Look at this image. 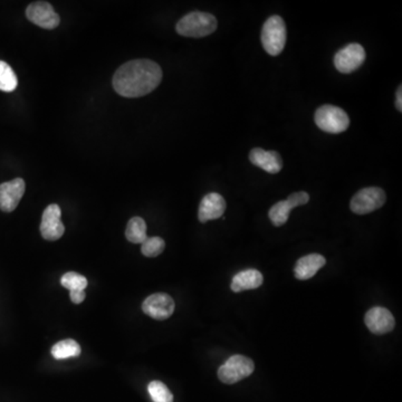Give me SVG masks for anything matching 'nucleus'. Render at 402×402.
I'll list each match as a JSON object with an SVG mask.
<instances>
[{
	"mask_svg": "<svg viewBox=\"0 0 402 402\" xmlns=\"http://www.w3.org/2000/svg\"><path fill=\"white\" fill-rule=\"evenodd\" d=\"M162 80V69L150 60H134L125 63L113 76L114 89L124 98H141L158 87Z\"/></svg>",
	"mask_w": 402,
	"mask_h": 402,
	"instance_id": "obj_1",
	"label": "nucleus"
},
{
	"mask_svg": "<svg viewBox=\"0 0 402 402\" xmlns=\"http://www.w3.org/2000/svg\"><path fill=\"white\" fill-rule=\"evenodd\" d=\"M218 21L212 14L208 12H189L178 21L176 26L177 33L185 37L201 38L210 35L217 30Z\"/></svg>",
	"mask_w": 402,
	"mask_h": 402,
	"instance_id": "obj_2",
	"label": "nucleus"
},
{
	"mask_svg": "<svg viewBox=\"0 0 402 402\" xmlns=\"http://www.w3.org/2000/svg\"><path fill=\"white\" fill-rule=\"evenodd\" d=\"M286 25L280 16H271L266 21L262 30L263 47L271 56L283 52L286 44Z\"/></svg>",
	"mask_w": 402,
	"mask_h": 402,
	"instance_id": "obj_3",
	"label": "nucleus"
},
{
	"mask_svg": "<svg viewBox=\"0 0 402 402\" xmlns=\"http://www.w3.org/2000/svg\"><path fill=\"white\" fill-rule=\"evenodd\" d=\"M314 120L322 131L328 133H342L348 130L350 125V119L346 111L330 104L317 109Z\"/></svg>",
	"mask_w": 402,
	"mask_h": 402,
	"instance_id": "obj_4",
	"label": "nucleus"
},
{
	"mask_svg": "<svg viewBox=\"0 0 402 402\" xmlns=\"http://www.w3.org/2000/svg\"><path fill=\"white\" fill-rule=\"evenodd\" d=\"M255 370V364L249 357L236 355L218 369V378L223 383L234 384L247 378Z\"/></svg>",
	"mask_w": 402,
	"mask_h": 402,
	"instance_id": "obj_5",
	"label": "nucleus"
},
{
	"mask_svg": "<svg viewBox=\"0 0 402 402\" xmlns=\"http://www.w3.org/2000/svg\"><path fill=\"white\" fill-rule=\"evenodd\" d=\"M386 192L381 188H364L353 196L350 203L352 212L357 214H366L381 208L386 203Z\"/></svg>",
	"mask_w": 402,
	"mask_h": 402,
	"instance_id": "obj_6",
	"label": "nucleus"
},
{
	"mask_svg": "<svg viewBox=\"0 0 402 402\" xmlns=\"http://www.w3.org/2000/svg\"><path fill=\"white\" fill-rule=\"evenodd\" d=\"M366 60V51L360 44H348L346 47L339 49L334 56L335 69L343 73L350 74L357 71Z\"/></svg>",
	"mask_w": 402,
	"mask_h": 402,
	"instance_id": "obj_7",
	"label": "nucleus"
},
{
	"mask_svg": "<svg viewBox=\"0 0 402 402\" xmlns=\"http://www.w3.org/2000/svg\"><path fill=\"white\" fill-rule=\"evenodd\" d=\"M175 307H176V304L172 298L166 293H155V294L150 295L142 304L143 312L152 319L159 320V321L169 319L175 312Z\"/></svg>",
	"mask_w": 402,
	"mask_h": 402,
	"instance_id": "obj_8",
	"label": "nucleus"
},
{
	"mask_svg": "<svg viewBox=\"0 0 402 402\" xmlns=\"http://www.w3.org/2000/svg\"><path fill=\"white\" fill-rule=\"evenodd\" d=\"M26 17L33 24L44 30H54L60 25V16L57 15L51 3L36 1L26 9Z\"/></svg>",
	"mask_w": 402,
	"mask_h": 402,
	"instance_id": "obj_9",
	"label": "nucleus"
},
{
	"mask_svg": "<svg viewBox=\"0 0 402 402\" xmlns=\"http://www.w3.org/2000/svg\"><path fill=\"white\" fill-rule=\"evenodd\" d=\"M60 216H62V212H60V205L56 203H52L45 209L42 223H41V234L43 238L54 241L60 239L64 235L65 226L60 221Z\"/></svg>",
	"mask_w": 402,
	"mask_h": 402,
	"instance_id": "obj_10",
	"label": "nucleus"
},
{
	"mask_svg": "<svg viewBox=\"0 0 402 402\" xmlns=\"http://www.w3.org/2000/svg\"><path fill=\"white\" fill-rule=\"evenodd\" d=\"M25 189H26V185L24 180L21 178L1 183L0 185V209L5 212H14L24 196Z\"/></svg>",
	"mask_w": 402,
	"mask_h": 402,
	"instance_id": "obj_11",
	"label": "nucleus"
},
{
	"mask_svg": "<svg viewBox=\"0 0 402 402\" xmlns=\"http://www.w3.org/2000/svg\"><path fill=\"white\" fill-rule=\"evenodd\" d=\"M364 322L366 328L377 335L389 333L394 328V317L390 311L384 307H372L368 311L364 316Z\"/></svg>",
	"mask_w": 402,
	"mask_h": 402,
	"instance_id": "obj_12",
	"label": "nucleus"
},
{
	"mask_svg": "<svg viewBox=\"0 0 402 402\" xmlns=\"http://www.w3.org/2000/svg\"><path fill=\"white\" fill-rule=\"evenodd\" d=\"M225 210H226V201L223 199V197L217 192H210L205 194L200 203L198 218L200 223L214 221L221 218Z\"/></svg>",
	"mask_w": 402,
	"mask_h": 402,
	"instance_id": "obj_13",
	"label": "nucleus"
},
{
	"mask_svg": "<svg viewBox=\"0 0 402 402\" xmlns=\"http://www.w3.org/2000/svg\"><path fill=\"white\" fill-rule=\"evenodd\" d=\"M249 160L254 166L271 175L280 172L283 168V160L278 152L265 151L262 148H254L250 151Z\"/></svg>",
	"mask_w": 402,
	"mask_h": 402,
	"instance_id": "obj_14",
	"label": "nucleus"
},
{
	"mask_svg": "<svg viewBox=\"0 0 402 402\" xmlns=\"http://www.w3.org/2000/svg\"><path fill=\"white\" fill-rule=\"evenodd\" d=\"M325 264H326V259L320 254H311V255L302 257L298 259L295 265V277L300 280H310Z\"/></svg>",
	"mask_w": 402,
	"mask_h": 402,
	"instance_id": "obj_15",
	"label": "nucleus"
},
{
	"mask_svg": "<svg viewBox=\"0 0 402 402\" xmlns=\"http://www.w3.org/2000/svg\"><path fill=\"white\" fill-rule=\"evenodd\" d=\"M263 280L264 278L260 271L257 269H246V271H239L238 274L234 276L230 289L235 293L258 289L259 286L262 285Z\"/></svg>",
	"mask_w": 402,
	"mask_h": 402,
	"instance_id": "obj_16",
	"label": "nucleus"
},
{
	"mask_svg": "<svg viewBox=\"0 0 402 402\" xmlns=\"http://www.w3.org/2000/svg\"><path fill=\"white\" fill-rule=\"evenodd\" d=\"M82 352L80 344L74 339H67L60 342L56 343L52 348V355L56 360H63V359H69V357H78Z\"/></svg>",
	"mask_w": 402,
	"mask_h": 402,
	"instance_id": "obj_17",
	"label": "nucleus"
},
{
	"mask_svg": "<svg viewBox=\"0 0 402 402\" xmlns=\"http://www.w3.org/2000/svg\"><path fill=\"white\" fill-rule=\"evenodd\" d=\"M125 236L130 243L142 244L146 237V223L141 217H133L130 219L125 230Z\"/></svg>",
	"mask_w": 402,
	"mask_h": 402,
	"instance_id": "obj_18",
	"label": "nucleus"
},
{
	"mask_svg": "<svg viewBox=\"0 0 402 402\" xmlns=\"http://www.w3.org/2000/svg\"><path fill=\"white\" fill-rule=\"evenodd\" d=\"M18 85L17 76L15 71L6 62L0 60V91L12 92Z\"/></svg>",
	"mask_w": 402,
	"mask_h": 402,
	"instance_id": "obj_19",
	"label": "nucleus"
},
{
	"mask_svg": "<svg viewBox=\"0 0 402 402\" xmlns=\"http://www.w3.org/2000/svg\"><path fill=\"white\" fill-rule=\"evenodd\" d=\"M292 209L286 200L275 203L268 212L271 223L276 227L283 226L284 223L289 221V216Z\"/></svg>",
	"mask_w": 402,
	"mask_h": 402,
	"instance_id": "obj_20",
	"label": "nucleus"
},
{
	"mask_svg": "<svg viewBox=\"0 0 402 402\" xmlns=\"http://www.w3.org/2000/svg\"><path fill=\"white\" fill-rule=\"evenodd\" d=\"M150 397L155 402H173L172 393L161 381H152L148 386Z\"/></svg>",
	"mask_w": 402,
	"mask_h": 402,
	"instance_id": "obj_21",
	"label": "nucleus"
},
{
	"mask_svg": "<svg viewBox=\"0 0 402 402\" xmlns=\"http://www.w3.org/2000/svg\"><path fill=\"white\" fill-rule=\"evenodd\" d=\"M60 283L71 292V291H84L87 289V280L83 275L78 274L75 271H69L63 275Z\"/></svg>",
	"mask_w": 402,
	"mask_h": 402,
	"instance_id": "obj_22",
	"label": "nucleus"
},
{
	"mask_svg": "<svg viewBox=\"0 0 402 402\" xmlns=\"http://www.w3.org/2000/svg\"><path fill=\"white\" fill-rule=\"evenodd\" d=\"M166 247V243L161 237H150L143 241L141 252L146 257H157Z\"/></svg>",
	"mask_w": 402,
	"mask_h": 402,
	"instance_id": "obj_23",
	"label": "nucleus"
},
{
	"mask_svg": "<svg viewBox=\"0 0 402 402\" xmlns=\"http://www.w3.org/2000/svg\"><path fill=\"white\" fill-rule=\"evenodd\" d=\"M310 200V196L305 191H298V192H294V194H289V198L286 199V201L289 203V205L292 208L298 207V205H306Z\"/></svg>",
	"mask_w": 402,
	"mask_h": 402,
	"instance_id": "obj_24",
	"label": "nucleus"
},
{
	"mask_svg": "<svg viewBox=\"0 0 402 402\" xmlns=\"http://www.w3.org/2000/svg\"><path fill=\"white\" fill-rule=\"evenodd\" d=\"M71 302L74 304H80L85 300V292L84 291H71L69 292Z\"/></svg>",
	"mask_w": 402,
	"mask_h": 402,
	"instance_id": "obj_25",
	"label": "nucleus"
},
{
	"mask_svg": "<svg viewBox=\"0 0 402 402\" xmlns=\"http://www.w3.org/2000/svg\"><path fill=\"white\" fill-rule=\"evenodd\" d=\"M397 109L399 111H402V87H400L397 91V101H396Z\"/></svg>",
	"mask_w": 402,
	"mask_h": 402,
	"instance_id": "obj_26",
	"label": "nucleus"
}]
</instances>
